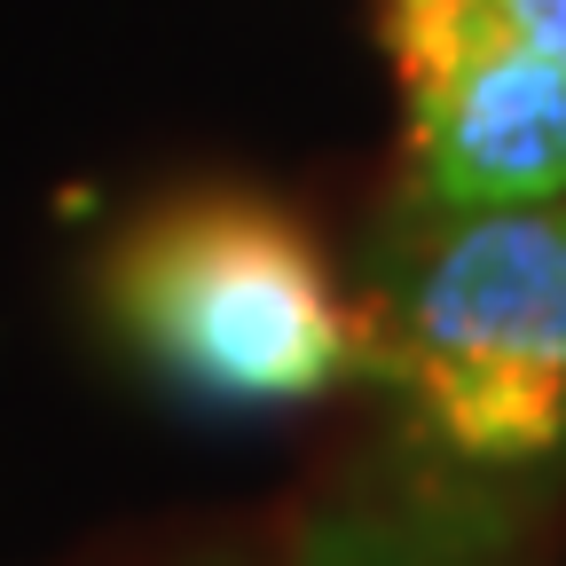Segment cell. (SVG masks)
<instances>
[{
	"instance_id": "obj_1",
	"label": "cell",
	"mask_w": 566,
	"mask_h": 566,
	"mask_svg": "<svg viewBox=\"0 0 566 566\" xmlns=\"http://www.w3.org/2000/svg\"><path fill=\"white\" fill-rule=\"evenodd\" d=\"M363 378L424 457L535 480L566 457V197L441 205L394 189L354 275Z\"/></svg>"
},
{
	"instance_id": "obj_2",
	"label": "cell",
	"mask_w": 566,
	"mask_h": 566,
	"mask_svg": "<svg viewBox=\"0 0 566 566\" xmlns=\"http://www.w3.org/2000/svg\"><path fill=\"white\" fill-rule=\"evenodd\" d=\"M103 315L158 378L221 409H292L363 378L354 283L260 189H181L134 212L103 260Z\"/></svg>"
},
{
	"instance_id": "obj_3",
	"label": "cell",
	"mask_w": 566,
	"mask_h": 566,
	"mask_svg": "<svg viewBox=\"0 0 566 566\" xmlns=\"http://www.w3.org/2000/svg\"><path fill=\"white\" fill-rule=\"evenodd\" d=\"M401 80V189L441 205L566 197V71L543 63L495 0H378Z\"/></svg>"
},
{
	"instance_id": "obj_4",
	"label": "cell",
	"mask_w": 566,
	"mask_h": 566,
	"mask_svg": "<svg viewBox=\"0 0 566 566\" xmlns=\"http://www.w3.org/2000/svg\"><path fill=\"white\" fill-rule=\"evenodd\" d=\"M520 504L527 480L441 464L394 433L370 472L338 480L275 535V566H520Z\"/></svg>"
},
{
	"instance_id": "obj_5",
	"label": "cell",
	"mask_w": 566,
	"mask_h": 566,
	"mask_svg": "<svg viewBox=\"0 0 566 566\" xmlns=\"http://www.w3.org/2000/svg\"><path fill=\"white\" fill-rule=\"evenodd\" d=\"M126 566H275V535H244V527H197L166 551H134Z\"/></svg>"
},
{
	"instance_id": "obj_6",
	"label": "cell",
	"mask_w": 566,
	"mask_h": 566,
	"mask_svg": "<svg viewBox=\"0 0 566 566\" xmlns=\"http://www.w3.org/2000/svg\"><path fill=\"white\" fill-rule=\"evenodd\" d=\"M495 17H504L543 63L566 71V0H495Z\"/></svg>"
}]
</instances>
